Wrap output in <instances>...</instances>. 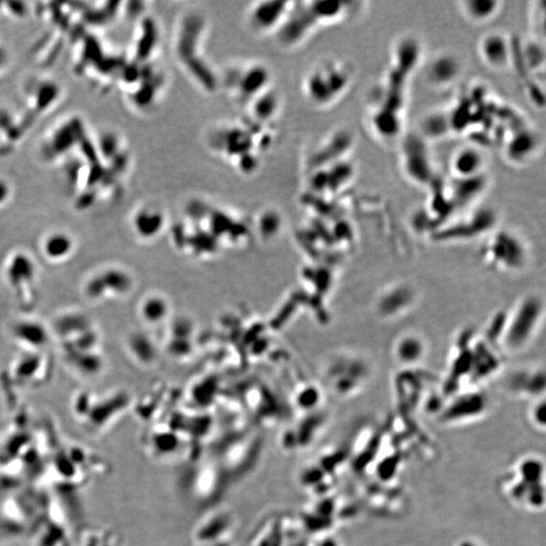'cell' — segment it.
<instances>
[{"label": "cell", "mask_w": 546, "mask_h": 546, "mask_svg": "<svg viewBox=\"0 0 546 546\" xmlns=\"http://www.w3.org/2000/svg\"><path fill=\"white\" fill-rule=\"evenodd\" d=\"M274 129L242 115L209 129L206 143L216 156L238 173L249 176L260 168L264 153L274 142Z\"/></svg>", "instance_id": "cell-1"}, {"label": "cell", "mask_w": 546, "mask_h": 546, "mask_svg": "<svg viewBox=\"0 0 546 546\" xmlns=\"http://www.w3.org/2000/svg\"><path fill=\"white\" fill-rule=\"evenodd\" d=\"M353 72L348 64L329 59L316 64L301 81L306 99L318 109L329 108L342 98L350 88Z\"/></svg>", "instance_id": "cell-2"}, {"label": "cell", "mask_w": 546, "mask_h": 546, "mask_svg": "<svg viewBox=\"0 0 546 546\" xmlns=\"http://www.w3.org/2000/svg\"><path fill=\"white\" fill-rule=\"evenodd\" d=\"M544 302L539 296H524L505 316L500 344L510 353L519 352L533 340L542 323Z\"/></svg>", "instance_id": "cell-3"}, {"label": "cell", "mask_w": 546, "mask_h": 546, "mask_svg": "<svg viewBox=\"0 0 546 546\" xmlns=\"http://www.w3.org/2000/svg\"><path fill=\"white\" fill-rule=\"evenodd\" d=\"M220 80L221 87L243 108L272 88L269 68L257 61L233 64L226 69Z\"/></svg>", "instance_id": "cell-4"}, {"label": "cell", "mask_w": 546, "mask_h": 546, "mask_svg": "<svg viewBox=\"0 0 546 546\" xmlns=\"http://www.w3.org/2000/svg\"><path fill=\"white\" fill-rule=\"evenodd\" d=\"M480 257L493 269L515 272L525 266L527 250L517 236L508 231H500L485 241L480 249Z\"/></svg>", "instance_id": "cell-5"}, {"label": "cell", "mask_w": 546, "mask_h": 546, "mask_svg": "<svg viewBox=\"0 0 546 546\" xmlns=\"http://www.w3.org/2000/svg\"><path fill=\"white\" fill-rule=\"evenodd\" d=\"M497 221L495 212L490 208L478 209L466 217L458 219L450 226L439 227L434 233L437 241H467L490 232Z\"/></svg>", "instance_id": "cell-6"}, {"label": "cell", "mask_w": 546, "mask_h": 546, "mask_svg": "<svg viewBox=\"0 0 546 546\" xmlns=\"http://www.w3.org/2000/svg\"><path fill=\"white\" fill-rule=\"evenodd\" d=\"M293 5L291 1L254 2L246 15L248 26L258 35H277Z\"/></svg>", "instance_id": "cell-7"}, {"label": "cell", "mask_w": 546, "mask_h": 546, "mask_svg": "<svg viewBox=\"0 0 546 546\" xmlns=\"http://www.w3.org/2000/svg\"><path fill=\"white\" fill-rule=\"evenodd\" d=\"M402 153L406 175L417 184L429 183L433 177V167L424 136H408L403 144Z\"/></svg>", "instance_id": "cell-8"}, {"label": "cell", "mask_w": 546, "mask_h": 546, "mask_svg": "<svg viewBox=\"0 0 546 546\" xmlns=\"http://www.w3.org/2000/svg\"><path fill=\"white\" fill-rule=\"evenodd\" d=\"M520 479L510 488V496L515 500L527 499L528 504L534 508L543 505L544 490L541 483L543 466L539 460L527 459L520 465Z\"/></svg>", "instance_id": "cell-9"}, {"label": "cell", "mask_w": 546, "mask_h": 546, "mask_svg": "<svg viewBox=\"0 0 546 546\" xmlns=\"http://www.w3.org/2000/svg\"><path fill=\"white\" fill-rule=\"evenodd\" d=\"M416 292L407 283H398L387 287L376 300V312L384 318L401 317L413 307Z\"/></svg>", "instance_id": "cell-10"}, {"label": "cell", "mask_w": 546, "mask_h": 546, "mask_svg": "<svg viewBox=\"0 0 546 546\" xmlns=\"http://www.w3.org/2000/svg\"><path fill=\"white\" fill-rule=\"evenodd\" d=\"M478 54L488 67L502 70L513 61V41L502 33L491 32L480 39Z\"/></svg>", "instance_id": "cell-11"}, {"label": "cell", "mask_w": 546, "mask_h": 546, "mask_svg": "<svg viewBox=\"0 0 546 546\" xmlns=\"http://www.w3.org/2000/svg\"><path fill=\"white\" fill-rule=\"evenodd\" d=\"M487 405V397L482 392L467 391L455 396L440 413V419L443 422L454 423L476 418L484 413Z\"/></svg>", "instance_id": "cell-12"}, {"label": "cell", "mask_w": 546, "mask_h": 546, "mask_svg": "<svg viewBox=\"0 0 546 546\" xmlns=\"http://www.w3.org/2000/svg\"><path fill=\"white\" fill-rule=\"evenodd\" d=\"M352 145V138L347 132L337 131L324 140L310 158L309 167L312 170L322 168L327 165L341 161L340 158L347 153Z\"/></svg>", "instance_id": "cell-13"}, {"label": "cell", "mask_w": 546, "mask_h": 546, "mask_svg": "<svg viewBox=\"0 0 546 546\" xmlns=\"http://www.w3.org/2000/svg\"><path fill=\"white\" fill-rule=\"evenodd\" d=\"M539 145V135L533 130L522 128L515 131L513 136L508 138L505 146V155L512 163L522 164L536 155Z\"/></svg>", "instance_id": "cell-14"}, {"label": "cell", "mask_w": 546, "mask_h": 546, "mask_svg": "<svg viewBox=\"0 0 546 546\" xmlns=\"http://www.w3.org/2000/svg\"><path fill=\"white\" fill-rule=\"evenodd\" d=\"M460 72L458 59L449 53H442L430 60L426 68V79L435 87H445L456 81Z\"/></svg>", "instance_id": "cell-15"}, {"label": "cell", "mask_w": 546, "mask_h": 546, "mask_svg": "<svg viewBox=\"0 0 546 546\" xmlns=\"http://www.w3.org/2000/svg\"><path fill=\"white\" fill-rule=\"evenodd\" d=\"M484 157L480 150L474 146H465L453 154L450 169L454 178H470L482 174Z\"/></svg>", "instance_id": "cell-16"}, {"label": "cell", "mask_w": 546, "mask_h": 546, "mask_svg": "<svg viewBox=\"0 0 546 546\" xmlns=\"http://www.w3.org/2000/svg\"><path fill=\"white\" fill-rule=\"evenodd\" d=\"M425 340L417 334L408 333L398 339L393 347V355L402 365L411 367L420 363L426 355Z\"/></svg>", "instance_id": "cell-17"}, {"label": "cell", "mask_w": 546, "mask_h": 546, "mask_svg": "<svg viewBox=\"0 0 546 546\" xmlns=\"http://www.w3.org/2000/svg\"><path fill=\"white\" fill-rule=\"evenodd\" d=\"M510 389L524 397H542L545 389V372L543 369L516 371L509 379Z\"/></svg>", "instance_id": "cell-18"}, {"label": "cell", "mask_w": 546, "mask_h": 546, "mask_svg": "<svg viewBox=\"0 0 546 546\" xmlns=\"http://www.w3.org/2000/svg\"><path fill=\"white\" fill-rule=\"evenodd\" d=\"M485 181L483 174L470 178H454L448 194L454 206L472 204L483 191Z\"/></svg>", "instance_id": "cell-19"}, {"label": "cell", "mask_w": 546, "mask_h": 546, "mask_svg": "<svg viewBox=\"0 0 546 546\" xmlns=\"http://www.w3.org/2000/svg\"><path fill=\"white\" fill-rule=\"evenodd\" d=\"M459 7L468 22L483 24L497 17L502 8V2L497 0H463L459 2Z\"/></svg>", "instance_id": "cell-20"}, {"label": "cell", "mask_w": 546, "mask_h": 546, "mask_svg": "<svg viewBox=\"0 0 546 546\" xmlns=\"http://www.w3.org/2000/svg\"><path fill=\"white\" fill-rule=\"evenodd\" d=\"M36 275V267L32 258L24 253L15 254L8 263L7 277L14 287L32 282Z\"/></svg>", "instance_id": "cell-21"}, {"label": "cell", "mask_w": 546, "mask_h": 546, "mask_svg": "<svg viewBox=\"0 0 546 546\" xmlns=\"http://www.w3.org/2000/svg\"><path fill=\"white\" fill-rule=\"evenodd\" d=\"M14 336L23 343L32 347H42L48 342V332L46 328L33 321H23L15 325Z\"/></svg>", "instance_id": "cell-22"}, {"label": "cell", "mask_w": 546, "mask_h": 546, "mask_svg": "<svg viewBox=\"0 0 546 546\" xmlns=\"http://www.w3.org/2000/svg\"><path fill=\"white\" fill-rule=\"evenodd\" d=\"M73 240L65 233H54L46 238L43 250L51 260H62L68 257L73 249Z\"/></svg>", "instance_id": "cell-23"}, {"label": "cell", "mask_w": 546, "mask_h": 546, "mask_svg": "<svg viewBox=\"0 0 546 546\" xmlns=\"http://www.w3.org/2000/svg\"><path fill=\"white\" fill-rule=\"evenodd\" d=\"M449 114H434L424 120L422 131L423 136L440 138L451 131Z\"/></svg>", "instance_id": "cell-24"}, {"label": "cell", "mask_w": 546, "mask_h": 546, "mask_svg": "<svg viewBox=\"0 0 546 546\" xmlns=\"http://www.w3.org/2000/svg\"><path fill=\"white\" fill-rule=\"evenodd\" d=\"M104 286L105 295L125 293L129 286V280L123 272L115 269H109L99 274Z\"/></svg>", "instance_id": "cell-25"}, {"label": "cell", "mask_w": 546, "mask_h": 546, "mask_svg": "<svg viewBox=\"0 0 546 546\" xmlns=\"http://www.w3.org/2000/svg\"><path fill=\"white\" fill-rule=\"evenodd\" d=\"M78 356H74V362L83 373L93 375L101 368V359L88 351H77Z\"/></svg>", "instance_id": "cell-26"}, {"label": "cell", "mask_w": 546, "mask_h": 546, "mask_svg": "<svg viewBox=\"0 0 546 546\" xmlns=\"http://www.w3.org/2000/svg\"><path fill=\"white\" fill-rule=\"evenodd\" d=\"M85 293L88 297L92 299H101L106 296L99 274L93 276L87 282L85 286Z\"/></svg>", "instance_id": "cell-27"}, {"label": "cell", "mask_w": 546, "mask_h": 546, "mask_svg": "<svg viewBox=\"0 0 546 546\" xmlns=\"http://www.w3.org/2000/svg\"><path fill=\"white\" fill-rule=\"evenodd\" d=\"M545 413H546V405L544 400L542 399L538 402L537 405L532 410V420L533 422L538 425V427H545Z\"/></svg>", "instance_id": "cell-28"}, {"label": "cell", "mask_w": 546, "mask_h": 546, "mask_svg": "<svg viewBox=\"0 0 546 546\" xmlns=\"http://www.w3.org/2000/svg\"><path fill=\"white\" fill-rule=\"evenodd\" d=\"M35 364H38V361L36 358L33 357H29L25 360H23L20 363V366L18 368V373L21 376H29L34 373V371L37 369Z\"/></svg>", "instance_id": "cell-29"}, {"label": "cell", "mask_w": 546, "mask_h": 546, "mask_svg": "<svg viewBox=\"0 0 546 546\" xmlns=\"http://www.w3.org/2000/svg\"><path fill=\"white\" fill-rule=\"evenodd\" d=\"M105 533H97L91 535L83 544V546H112L111 538L106 537Z\"/></svg>", "instance_id": "cell-30"}, {"label": "cell", "mask_w": 546, "mask_h": 546, "mask_svg": "<svg viewBox=\"0 0 546 546\" xmlns=\"http://www.w3.org/2000/svg\"><path fill=\"white\" fill-rule=\"evenodd\" d=\"M9 196V187L6 182L0 179V205L3 204Z\"/></svg>", "instance_id": "cell-31"}]
</instances>
